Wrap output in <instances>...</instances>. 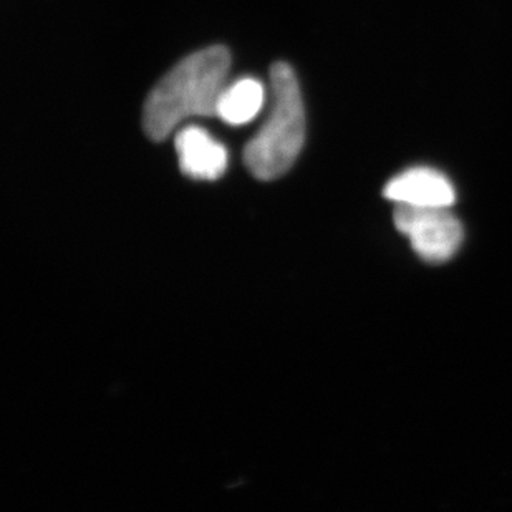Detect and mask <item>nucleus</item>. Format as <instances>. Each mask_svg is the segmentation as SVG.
Here are the masks:
<instances>
[{
    "label": "nucleus",
    "instance_id": "nucleus-2",
    "mask_svg": "<svg viewBox=\"0 0 512 512\" xmlns=\"http://www.w3.org/2000/svg\"><path fill=\"white\" fill-rule=\"evenodd\" d=\"M272 107L269 118L247 143L244 163L261 181L281 178L304 148L305 110L299 80L284 62L271 68Z\"/></svg>",
    "mask_w": 512,
    "mask_h": 512
},
{
    "label": "nucleus",
    "instance_id": "nucleus-3",
    "mask_svg": "<svg viewBox=\"0 0 512 512\" xmlns=\"http://www.w3.org/2000/svg\"><path fill=\"white\" fill-rule=\"evenodd\" d=\"M393 221L410 239L416 254L428 262H445L455 256L463 242V226L450 208H418L397 204Z\"/></svg>",
    "mask_w": 512,
    "mask_h": 512
},
{
    "label": "nucleus",
    "instance_id": "nucleus-1",
    "mask_svg": "<svg viewBox=\"0 0 512 512\" xmlns=\"http://www.w3.org/2000/svg\"><path fill=\"white\" fill-rule=\"evenodd\" d=\"M229 68L231 54L221 45L181 60L146 100L143 125L151 140H166L191 116H216Z\"/></svg>",
    "mask_w": 512,
    "mask_h": 512
},
{
    "label": "nucleus",
    "instance_id": "nucleus-4",
    "mask_svg": "<svg viewBox=\"0 0 512 512\" xmlns=\"http://www.w3.org/2000/svg\"><path fill=\"white\" fill-rule=\"evenodd\" d=\"M385 198L418 208H451L456 191L450 179L431 168H411L388 181Z\"/></svg>",
    "mask_w": 512,
    "mask_h": 512
},
{
    "label": "nucleus",
    "instance_id": "nucleus-5",
    "mask_svg": "<svg viewBox=\"0 0 512 512\" xmlns=\"http://www.w3.org/2000/svg\"><path fill=\"white\" fill-rule=\"evenodd\" d=\"M174 146L179 168L189 178L216 181L228 170V150L204 128L186 126L178 131Z\"/></svg>",
    "mask_w": 512,
    "mask_h": 512
},
{
    "label": "nucleus",
    "instance_id": "nucleus-6",
    "mask_svg": "<svg viewBox=\"0 0 512 512\" xmlns=\"http://www.w3.org/2000/svg\"><path fill=\"white\" fill-rule=\"evenodd\" d=\"M266 100V90L256 78H241L237 82L226 85L218 100L216 116L228 125H246L254 120Z\"/></svg>",
    "mask_w": 512,
    "mask_h": 512
}]
</instances>
